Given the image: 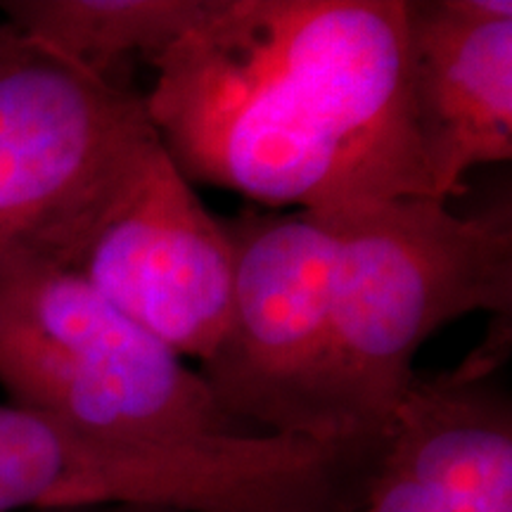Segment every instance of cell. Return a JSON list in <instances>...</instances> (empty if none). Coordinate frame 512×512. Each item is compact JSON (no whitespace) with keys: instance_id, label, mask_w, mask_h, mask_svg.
<instances>
[{"instance_id":"3957f363","label":"cell","mask_w":512,"mask_h":512,"mask_svg":"<svg viewBox=\"0 0 512 512\" xmlns=\"http://www.w3.org/2000/svg\"><path fill=\"white\" fill-rule=\"evenodd\" d=\"M0 387L10 403L110 439L259 434L72 268L29 266L0 278Z\"/></svg>"},{"instance_id":"8fae6325","label":"cell","mask_w":512,"mask_h":512,"mask_svg":"<svg viewBox=\"0 0 512 512\" xmlns=\"http://www.w3.org/2000/svg\"><path fill=\"white\" fill-rule=\"evenodd\" d=\"M105 512H176L164 508H138V505H117V508H105Z\"/></svg>"},{"instance_id":"8992f818","label":"cell","mask_w":512,"mask_h":512,"mask_svg":"<svg viewBox=\"0 0 512 512\" xmlns=\"http://www.w3.org/2000/svg\"><path fill=\"white\" fill-rule=\"evenodd\" d=\"M223 223L233 242L230 318L200 375L240 425L306 439L304 401L328 323L337 211H242Z\"/></svg>"},{"instance_id":"7a4b0ae2","label":"cell","mask_w":512,"mask_h":512,"mask_svg":"<svg viewBox=\"0 0 512 512\" xmlns=\"http://www.w3.org/2000/svg\"><path fill=\"white\" fill-rule=\"evenodd\" d=\"M339 242L304 437L380 446L441 325L512 313V202L456 214L434 197L337 209Z\"/></svg>"},{"instance_id":"6da1fadb","label":"cell","mask_w":512,"mask_h":512,"mask_svg":"<svg viewBox=\"0 0 512 512\" xmlns=\"http://www.w3.org/2000/svg\"><path fill=\"white\" fill-rule=\"evenodd\" d=\"M150 67L147 114L190 183L299 211L434 197L408 0H216Z\"/></svg>"},{"instance_id":"ba28073f","label":"cell","mask_w":512,"mask_h":512,"mask_svg":"<svg viewBox=\"0 0 512 512\" xmlns=\"http://www.w3.org/2000/svg\"><path fill=\"white\" fill-rule=\"evenodd\" d=\"M356 512H512V401L463 361L415 375Z\"/></svg>"},{"instance_id":"52a82bcc","label":"cell","mask_w":512,"mask_h":512,"mask_svg":"<svg viewBox=\"0 0 512 512\" xmlns=\"http://www.w3.org/2000/svg\"><path fill=\"white\" fill-rule=\"evenodd\" d=\"M72 271L181 358L204 363L228 328L233 242L164 145Z\"/></svg>"},{"instance_id":"277c9868","label":"cell","mask_w":512,"mask_h":512,"mask_svg":"<svg viewBox=\"0 0 512 512\" xmlns=\"http://www.w3.org/2000/svg\"><path fill=\"white\" fill-rule=\"evenodd\" d=\"M159 145L145 95L0 24V278L74 268Z\"/></svg>"},{"instance_id":"9c48e42d","label":"cell","mask_w":512,"mask_h":512,"mask_svg":"<svg viewBox=\"0 0 512 512\" xmlns=\"http://www.w3.org/2000/svg\"><path fill=\"white\" fill-rule=\"evenodd\" d=\"M415 133L434 200L512 159V3L408 0Z\"/></svg>"},{"instance_id":"30bf717a","label":"cell","mask_w":512,"mask_h":512,"mask_svg":"<svg viewBox=\"0 0 512 512\" xmlns=\"http://www.w3.org/2000/svg\"><path fill=\"white\" fill-rule=\"evenodd\" d=\"M216 0H10L5 22L95 81L131 88L133 60L150 64L211 15Z\"/></svg>"},{"instance_id":"5b68a950","label":"cell","mask_w":512,"mask_h":512,"mask_svg":"<svg viewBox=\"0 0 512 512\" xmlns=\"http://www.w3.org/2000/svg\"><path fill=\"white\" fill-rule=\"evenodd\" d=\"M285 503V456L266 437L110 439L0 403V512H283Z\"/></svg>"},{"instance_id":"7c38bea8","label":"cell","mask_w":512,"mask_h":512,"mask_svg":"<svg viewBox=\"0 0 512 512\" xmlns=\"http://www.w3.org/2000/svg\"><path fill=\"white\" fill-rule=\"evenodd\" d=\"M46 512H105V508H88V510H46Z\"/></svg>"}]
</instances>
